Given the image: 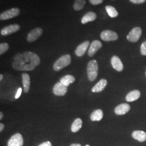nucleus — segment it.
I'll return each instance as SVG.
<instances>
[{"mask_svg": "<svg viewBox=\"0 0 146 146\" xmlns=\"http://www.w3.org/2000/svg\"><path fill=\"white\" fill-rule=\"evenodd\" d=\"M40 63V58L34 52H26L14 56L12 66L16 70L31 71Z\"/></svg>", "mask_w": 146, "mask_h": 146, "instance_id": "f257e3e1", "label": "nucleus"}, {"mask_svg": "<svg viewBox=\"0 0 146 146\" xmlns=\"http://www.w3.org/2000/svg\"><path fill=\"white\" fill-rule=\"evenodd\" d=\"M72 61L71 56L69 54H66L58 59L53 65V69L55 71L58 72L68 66Z\"/></svg>", "mask_w": 146, "mask_h": 146, "instance_id": "f03ea898", "label": "nucleus"}, {"mask_svg": "<svg viewBox=\"0 0 146 146\" xmlns=\"http://www.w3.org/2000/svg\"><path fill=\"white\" fill-rule=\"evenodd\" d=\"M87 75L90 81H94L98 75L99 65L95 60H91L87 65Z\"/></svg>", "mask_w": 146, "mask_h": 146, "instance_id": "7ed1b4c3", "label": "nucleus"}, {"mask_svg": "<svg viewBox=\"0 0 146 146\" xmlns=\"http://www.w3.org/2000/svg\"><path fill=\"white\" fill-rule=\"evenodd\" d=\"M20 14V9L18 8H13L10 9L3 11L0 14V20L5 21L14 18L19 15Z\"/></svg>", "mask_w": 146, "mask_h": 146, "instance_id": "20e7f679", "label": "nucleus"}, {"mask_svg": "<svg viewBox=\"0 0 146 146\" xmlns=\"http://www.w3.org/2000/svg\"><path fill=\"white\" fill-rule=\"evenodd\" d=\"M101 38L104 41H116L118 39L119 36L115 31L110 30H105L100 34Z\"/></svg>", "mask_w": 146, "mask_h": 146, "instance_id": "39448f33", "label": "nucleus"}, {"mask_svg": "<svg viewBox=\"0 0 146 146\" xmlns=\"http://www.w3.org/2000/svg\"><path fill=\"white\" fill-rule=\"evenodd\" d=\"M43 31L41 28L37 27L30 31L27 36V40L28 42L35 41L43 34Z\"/></svg>", "mask_w": 146, "mask_h": 146, "instance_id": "423d86ee", "label": "nucleus"}, {"mask_svg": "<svg viewBox=\"0 0 146 146\" xmlns=\"http://www.w3.org/2000/svg\"><path fill=\"white\" fill-rule=\"evenodd\" d=\"M142 34V29L140 27H135L131 30L127 36L128 41L131 42H137L140 38Z\"/></svg>", "mask_w": 146, "mask_h": 146, "instance_id": "0eeeda50", "label": "nucleus"}, {"mask_svg": "<svg viewBox=\"0 0 146 146\" xmlns=\"http://www.w3.org/2000/svg\"><path fill=\"white\" fill-rule=\"evenodd\" d=\"M21 29V26L19 24H13L2 28L0 33L2 36H7L15 33Z\"/></svg>", "mask_w": 146, "mask_h": 146, "instance_id": "6e6552de", "label": "nucleus"}, {"mask_svg": "<svg viewBox=\"0 0 146 146\" xmlns=\"http://www.w3.org/2000/svg\"><path fill=\"white\" fill-rule=\"evenodd\" d=\"M23 139L20 133H17L12 136L8 142V146H23Z\"/></svg>", "mask_w": 146, "mask_h": 146, "instance_id": "1a4fd4ad", "label": "nucleus"}, {"mask_svg": "<svg viewBox=\"0 0 146 146\" xmlns=\"http://www.w3.org/2000/svg\"><path fill=\"white\" fill-rule=\"evenodd\" d=\"M102 47V44L99 40H94L90 44L88 51V55L89 57H92Z\"/></svg>", "mask_w": 146, "mask_h": 146, "instance_id": "9d476101", "label": "nucleus"}, {"mask_svg": "<svg viewBox=\"0 0 146 146\" xmlns=\"http://www.w3.org/2000/svg\"><path fill=\"white\" fill-rule=\"evenodd\" d=\"M67 87L60 82H57L53 87V93L56 96H64L67 92Z\"/></svg>", "mask_w": 146, "mask_h": 146, "instance_id": "9b49d317", "label": "nucleus"}, {"mask_svg": "<svg viewBox=\"0 0 146 146\" xmlns=\"http://www.w3.org/2000/svg\"><path fill=\"white\" fill-rule=\"evenodd\" d=\"M90 44V42L89 41H85L84 42L81 43L76 48L75 53L76 55L78 57H81L86 52Z\"/></svg>", "mask_w": 146, "mask_h": 146, "instance_id": "f8f14e48", "label": "nucleus"}, {"mask_svg": "<svg viewBox=\"0 0 146 146\" xmlns=\"http://www.w3.org/2000/svg\"><path fill=\"white\" fill-rule=\"evenodd\" d=\"M111 64L112 67L118 72H121L123 69V65L120 58L117 56H113L111 59Z\"/></svg>", "mask_w": 146, "mask_h": 146, "instance_id": "ddd939ff", "label": "nucleus"}, {"mask_svg": "<svg viewBox=\"0 0 146 146\" xmlns=\"http://www.w3.org/2000/svg\"><path fill=\"white\" fill-rule=\"evenodd\" d=\"M130 106L127 104H122L117 106L115 108V113L116 115H124L129 111Z\"/></svg>", "mask_w": 146, "mask_h": 146, "instance_id": "4468645a", "label": "nucleus"}, {"mask_svg": "<svg viewBox=\"0 0 146 146\" xmlns=\"http://www.w3.org/2000/svg\"><path fill=\"white\" fill-rule=\"evenodd\" d=\"M107 85V81L106 79L102 78L92 88V91L93 93H99L102 92L106 87Z\"/></svg>", "mask_w": 146, "mask_h": 146, "instance_id": "2eb2a0df", "label": "nucleus"}, {"mask_svg": "<svg viewBox=\"0 0 146 146\" xmlns=\"http://www.w3.org/2000/svg\"><path fill=\"white\" fill-rule=\"evenodd\" d=\"M96 18L97 15L93 11H89L82 17L81 22L82 24H86L89 22L94 21Z\"/></svg>", "mask_w": 146, "mask_h": 146, "instance_id": "dca6fc26", "label": "nucleus"}, {"mask_svg": "<svg viewBox=\"0 0 146 146\" xmlns=\"http://www.w3.org/2000/svg\"><path fill=\"white\" fill-rule=\"evenodd\" d=\"M22 83H23L24 92L25 93H28L30 88V85H31L30 76L28 74L23 73L22 75Z\"/></svg>", "mask_w": 146, "mask_h": 146, "instance_id": "f3484780", "label": "nucleus"}, {"mask_svg": "<svg viewBox=\"0 0 146 146\" xmlns=\"http://www.w3.org/2000/svg\"><path fill=\"white\" fill-rule=\"evenodd\" d=\"M141 95L140 92L137 90H134L130 92L127 95L125 100L128 102H133L138 99Z\"/></svg>", "mask_w": 146, "mask_h": 146, "instance_id": "a211bd4d", "label": "nucleus"}, {"mask_svg": "<svg viewBox=\"0 0 146 146\" xmlns=\"http://www.w3.org/2000/svg\"><path fill=\"white\" fill-rule=\"evenodd\" d=\"M132 136L134 139L141 142L146 140V133L143 131H134L132 133Z\"/></svg>", "mask_w": 146, "mask_h": 146, "instance_id": "6ab92c4d", "label": "nucleus"}, {"mask_svg": "<svg viewBox=\"0 0 146 146\" xmlns=\"http://www.w3.org/2000/svg\"><path fill=\"white\" fill-rule=\"evenodd\" d=\"M104 113L102 110H95L90 115V120L92 121H99L102 119Z\"/></svg>", "mask_w": 146, "mask_h": 146, "instance_id": "aec40b11", "label": "nucleus"}, {"mask_svg": "<svg viewBox=\"0 0 146 146\" xmlns=\"http://www.w3.org/2000/svg\"><path fill=\"white\" fill-rule=\"evenodd\" d=\"M75 81V78L71 75H67L60 79V82L66 87H68L71 84Z\"/></svg>", "mask_w": 146, "mask_h": 146, "instance_id": "412c9836", "label": "nucleus"}, {"mask_svg": "<svg viewBox=\"0 0 146 146\" xmlns=\"http://www.w3.org/2000/svg\"><path fill=\"white\" fill-rule=\"evenodd\" d=\"M82 121L80 119L78 118L74 120L73 124L71 126V131L73 133H76L82 127Z\"/></svg>", "mask_w": 146, "mask_h": 146, "instance_id": "4be33fe9", "label": "nucleus"}, {"mask_svg": "<svg viewBox=\"0 0 146 146\" xmlns=\"http://www.w3.org/2000/svg\"><path fill=\"white\" fill-rule=\"evenodd\" d=\"M86 3V0H75L73 5V8L75 11H81L84 8Z\"/></svg>", "mask_w": 146, "mask_h": 146, "instance_id": "5701e85b", "label": "nucleus"}, {"mask_svg": "<svg viewBox=\"0 0 146 146\" xmlns=\"http://www.w3.org/2000/svg\"><path fill=\"white\" fill-rule=\"evenodd\" d=\"M105 8H106V11H107V13H108V15L110 16V17L114 18V17H117L119 15L117 11H116L115 8L113 6L107 5Z\"/></svg>", "mask_w": 146, "mask_h": 146, "instance_id": "b1692460", "label": "nucleus"}, {"mask_svg": "<svg viewBox=\"0 0 146 146\" xmlns=\"http://www.w3.org/2000/svg\"><path fill=\"white\" fill-rule=\"evenodd\" d=\"M9 48V46L7 43H1L0 44V55H2L6 52Z\"/></svg>", "mask_w": 146, "mask_h": 146, "instance_id": "393cba45", "label": "nucleus"}, {"mask_svg": "<svg viewBox=\"0 0 146 146\" xmlns=\"http://www.w3.org/2000/svg\"><path fill=\"white\" fill-rule=\"evenodd\" d=\"M141 53L142 55H146V41L143 42L141 46Z\"/></svg>", "mask_w": 146, "mask_h": 146, "instance_id": "a878e982", "label": "nucleus"}, {"mask_svg": "<svg viewBox=\"0 0 146 146\" xmlns=\"http://www.w3.org/2000/svg\"><path fill=\"white\" fill-rule=\"evenodd\" d=\"M89 2L93 5H98L104 2V0H89Z\"/></svg>", "mask_w": 146, "mask_h": 146, "instance_id": "bb28decb", "label": "nucleus"}, {"mask_svg": "<svg viewBox=\"0 0 146 146\" xmlns=\"http://www.w3.org/2000/svg\"><path fill=\"white\" fill-rule=\"evenodd\" d=\"M131 2L135 4H140L144 3L146 0H129Z\"/></svg>", "mask_w": 146, "mask_h": 146, "instance_id": "cd10ccee", "label": "nucleus"}, {"mask_svg": "<svg viewBox=\"0 0 146 146\" xmlns=\"http://www.w3.org/2000/svg\"><path fill=\"white\" fill-rule=\"evenodd\" d=\"M22 89L21 88H19L18 89L17 93L16 94L15 96V99H18V98H19L20 97L21 93H22Z\"/></svg>", "mask_w": 146, "mask_h": 146, "instance_id": "c85d7f7f", "label": "nucleus"}, {"mask_svg": "<svg viewBox=\"0 0 146 146\" xmlns=\"http://www.w3.org/2000/svg\"><path fill=\"white\" fill-rule=\"evenodd\" d=\"M38 146H52V143L50 142L46 141V142H43Z\"/></svg>", "mask_w": 146, "mask_h": 146, "instance_id": "c756f323", "label": "nucleus"}, {"mask_svg": "<svg viewBox=\"0 0 146 146\" xmlns=\"http://www.w3.org/2000/svg\"><path fill=\"white\" fill-rule=\"evenodd\" d=\"M4 128H5L4 124H3L2 123H0V131H3Z\"/></svg>", "mask_w": 146, "mask_h": 146, "instance_id": "7c9ffc66", "label": "nucleus"}, {"mask_svg": "<svg viewBox=\"0 0 146 146\" xmlns=\"http://www.w3.org/2000/svg\"><path fill=\"white\" fill-rule=\"evenodd\" d=\"M70 146H81V145L78 143H73Z\"/></svg>", "mask_w": 146, "mask_h": 146, "instance_id": "2f4dec72", "label": "nucleus"}, {"mask_svg": "<svg viewBox=\"0 0 146 146\" xmlns=\"http://www.w3.org/2000/svg\"><path fill=\"white\" fill-rule=\"evenodd\" d=\"M3 119V113L2 112L0 113V120H1Z\"/></svg>", "mask_w": 146, "mask_h": 146, "instance_id": "473e14b6", "label": "nucleus"}, {"mask_svg": "<svg viewBox=\"0 0 146 146\" xmlns=\"http://www.w3.org/2000/svg\"><path fill=\"white\" fill-rule=\"evenodd\" d=\"M3 75H2V74H1V75H0V81H2V80L3 79Z\"/></svg>", "mask_w": 146, "mask_h": 146, "instance_id": "72a5a7b5", "label": "nucleus"}, {"mask_svg": "<svg viewBox=\"0 0 146 146\" xmlns=\"http://www.w3.org/2000/svg\"><path fill=\"white\" fill-rule=\"evenodd\" d=\"M89 146V145H86V146Z\"/></svg>", "mask_w": 146, "mask_h": 146, "instance_id": "f704fd0d", "label": "nucleus"}]
</instances>
